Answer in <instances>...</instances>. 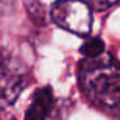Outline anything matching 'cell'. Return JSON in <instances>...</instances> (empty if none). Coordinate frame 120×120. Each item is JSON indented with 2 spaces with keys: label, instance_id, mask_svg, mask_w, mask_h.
I'll use <instances>...</instances> for the list:
<instances>
[{
  "label": "cell",
  "instance_id": "6da1fadb",
  "mask_svg": "<svg viewBox=\"0 0 120 120\" xmlns=\"http://www.w3.org/2000/svg\"><path fill=\"white\" fill-rule=\"evenodd\" d=\"M81 93L98 110L120 114V63L111 54L85 57L78 67Z\"/></svg>",
  "mask_w": 120,
  "mask_h": 120
},
{
  "label": "cell",
  "instance_id": "7a4b0ae2",
  "mask_svg": "<svg viewBox=\"0 0 120 120\" xmlns=\"http://www.w3.org/2000/svg\"><path fill=\"white\" fill-rule=\"evenodd\" d=\"M50 17L61 29L79 36H88L92 31V7L85 0H57L52 5Z\"/></svg>",
  "mask_w": 120,
  "mask_h": 120
},
{
  "label": "cell",
  "instance_id": "3957f363",
  "mask_svg": "<svg viewBox=\"0 0 120 120\" xmlns=\"http://www.w3.org/2000/svg\"><path fill=\"white\" fill-rule=\"evenodd\" d=\"M30 83L29 71L13 56H0V112L11 109Z\"/></svg>",
  "mask_w": 120,
  "mask_h": 120
},
{
  "label": "cell",
  "instance_id": "277c9868",
  "mask_svg": "<svg viewBox=\"0 0 120 120\" xmlns=\"http://www.w3.org/2000/svg\"><path fill=\"white\" fill-rule=\"evenodd\" d=\"M54 105L53 89L49 85L34 92L29 107L25 112V120H47Z\"/></svg>",
  "mask_w": 120,
  "mask_h": 120
},
{
  "label": "cell",
  "instance_id": "5b68a950",
  "mask_svg": "<svg viewBox=\"0 0 120 120\" xmlns=\"http://www.w3.org/2000/svg\"><path fill=\"white\" fill-rule=\"evenodd\" d=\"M80 53L84 57H97L105 53V43L99 38H89L80 48Z\"/></svg>",
  "mask_w": 120,
  "mask_h": 120
},
{
  "label": "cell",
  "instance_id": "8992f818",
  "mask_svg": "<svg viewBox=\"0 0 120 120\" xmlns=\"http://www.w3.org/2000/svg\"><path fill=\"white\" fill-rule=\"evenodd\" d=\"M26 8H27V12H29L30 17L36 23L41 25V26L45 23V13H44V9L40 5L39 1H36V0H27Z\"/></svg>",
  "mask_w": 120,
  "mask_h": 120
},
{
  "label": "cell",
  "instance_id": "52a82bcc",
  "mask_svg": "<svg viewBox=\"0 0 120 120\" xmlns=\"http://www.w3.org/2000/svg\"><path fill=\"white\" fill-rule=\"evenodd\" d=\"M119 1L120 0H89V4H90L92 9H94V11L103 12L111 8V7H114Z\"/></svg>",
  "mask_w": 120,
  "mask_h": 120
},
{
  "label": "cell",
  "instance_id": "ba28073f",
  "mask_svg": "<svg viewBox=\"0 0 120 120\" xmlns=\"http://www.w3.org/2000/svg\"><path fill=\"white\" fill-rule=\"evenodd\" d=\"M14 9V0H0V14L8 16Z\"/></svg>",
  "mask_w": 120,
  "mask_h": 120
}]
</instances>
